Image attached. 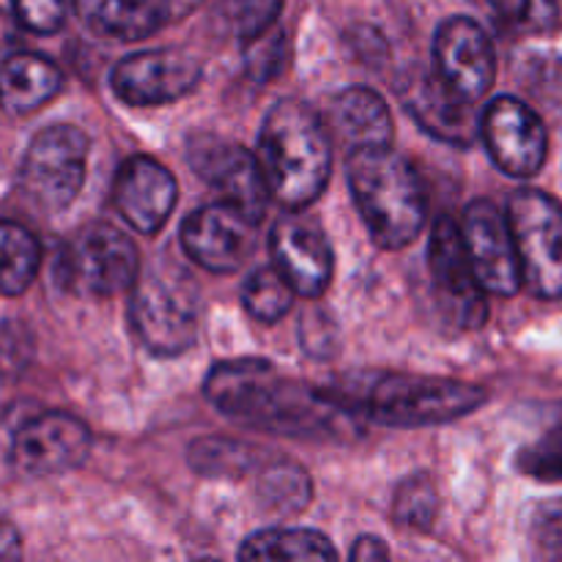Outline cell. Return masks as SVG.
I'll use <instances>...</instances> for the list:
<instances>
[{
    "instance_id": "cell-1",
    "label": "cell",
    "mask_w": 562,
    "mask_h": 562,
    "mask_svg": "<svg viewBox=\"0 0 562 562\" xmlns=\"http://www.w3.org/2000/svg\"><path fill=\"white\" fill-rule=\"evenodd\" d=\"M206 398L239 426L291 439H335L355 417L327 387L280 376L267 360L217 362Z\"/></svg>"
},
{
    "instance_id": "cell-2",
    "label": "cell",
    "mask_w": 562,
    "mask_h": 562,
    "mask_svg": "<svg viewBox=\"0 0 562 562\" xmlns=\"http://www.w3.org/2000/svg\"><path fill=\"white\" fill-rule=\"evenodd\" d=\"M327 390L346 412L387 428L442 426L472 415L488 398L481 384L420 373H362Z\"/></svg>"
},
{
    "instance_id": "cell-3",
    "label": "cell",
    "mask_w": 562,
    "mask_h": 562,
    "mask_svg": "<svg viewBox=\"0 0 562 562\" xmlns=\"http://www.w3.org/2000/svg\"><path fill=\"white\" fill-rule=\"evenodd\" d=\"M258 162L274 201L289 212H302L327 190L333 173V132L311 104L283 99L261 124Z\"/></svg>"
},
{
    "instance_id": "cell-4",
    "label": "cell",
    "mask_w": 562,
    "mask_h": 562,
    "mask_svg": "<svg viewBox=\"0 0 562 562\" xmlns=\"http://www.w3.org/2000/svg\"><path fill=\"white\" fill-rule=\"evenodd\" d=\"M349 187L368 234L384 250L412 245L428 217V195L417 170L390 146L349 154Z\"/></svg>"
},
{
    "instance_id": "cell-5",
    "label": "cell",
    "mask_w": 562,
    "mask_h": 562,
    "mask_svg": "<svg viewBox=\"0 0 562 562\" xmlns=\"http://www.w3.org/2000/svg\"><path fill=\"white\" fill-rule=\"evenodd\" d=\"M198 289L179 263H154L130 289V327L151 355H184L198 338Z\"/></svg>"
},
{
    "instance_id": "cell-6",
    "label": "cell",
    "mask_w": 562,
    "mask_h": 562,
    "mask_svg": "<svg viewBox=\"0 0 562 562\" xmlns=\"http://www.w3.org/2000/svg\"><path fill=\"white\" fill-rule=\"evenodd\" d=\"M60 289L77 296L124 294L140 278L137 245L110 223H88L60 247L55 261Z\"/></svg>"
},
{
    "instance_id": "cell-7",
    "label": "cell",
    "mask_w": 562,
    "mask_h": 562,
    "mask_svg": "<svg viewBox=\"0 0 562 562\" xmlns=\"http://www.w3.org/2000/svg\"><path fill=\"white\" fill-rule=\"evenodd\" d=\"M508 220L519 250L521 280L538 300L562 296V203L541 190H516Z\"/></svg>"
},
{
    "instance_id": "cell-8",
    "label": "cell",
    "mask_w": 562,
    "mask_h": 562,
    "mask_svg": "<svg viewBox=\"0 0 562 562\" xmlns=\"http://www.w3.org/2000/svg\"><path fill=\"white\" fill-rule=\"evenodd\" d=\"M88 135L71 124H53L27 146L20 168L25 195L44 212L55 214L71 206L86 181Z\"/></svg>"
},
{
    "instance_id": "cell-9",
    "label": "cell",
    "mask_w": 562,
    "mask_h": 562,
    "mask_svg": "<svg viewBox=\"0 0 562 562\" xmlns=\"http://www.w3.org/2000/svg\"><path fill=\"white\" fill-rule=\"evenodd\" d=\"M428 272H431V283L442 311L461 329L483 327L488 313V291L477 280L464 236H461V225L448 214L434 223L431 241H428Z\"/></svg>"
},
{
    "instance_id": "cell-10",
    "label": "cell",
    "mask_w": 562,
    "mask_h": 562,
    "mask_svg": "<svg viewBox=\"0 0 562 562\" xmlns=\"http://www.w3.org/2000/svg\"><path fill=\"white\" fill-rule=\"evenodd\" d=\"M187 162L206 184L220 192V201L234 203L261 223L272 192H269L258 154L223 137L198 135L187 146Z\"/></svg>"
},
{
    "instance_id": "cell-11",
    "label": "cell",
    "mask_w": 562,
    "mask_h": 562,
    "mask_svg": "<svg viewBox=\"0 0 562 562\" xmlns=\"http://www.w3.org/2000/svg\"><path fill=\"white\" fill-rule=\"evenodd\" d=\"M481 137L494 165L514 179H532L547 162V126L530 104L516 97L488 102L481 115Z\"/></svg>"
},
{
    "instance_id": "cell-12",
    "label": "cell",
    "mask_w": 562,
    "mask_h": 562,
    "mask_svg": "<svg viewBox=\"0 0 562 562\" xmlns=\"http://www.w3.org/2000/svg\"><path fill=\"white\" fill-rule=\"evenodd\" d=\"M258 220L228 201L195 209L181 223V247L187 256L214 274L239 272L256 247Z\"/></svg>"
},
{
    "instance_id": "cell-13",
    "label": "cell",
    "mask_w": 562,
    "mask_h": 562,
    "mask_svg": "<svg viewBox=\"0 0 562 562\" xmlns=\"http://www.w3.org/2000/svg\"><path fill=\"white\" fill-rule=\"evenodd\" d=\"M461 236L483 289L497 296L519 294L525 280L508 212L492 201H472L461 214Z\"/></svg>"
},
{
    "instance_id": "cell-14",
    "label": "cell",
    "mask_w": 562,
    "mask_h": 562,
    "mask_svg": "<svg viewBox=\"0 0 562 562\" xmlns=\"http://www.w3.org/2000/svg\"><path fill=\"white\" fill-rule=\"evenodd\" d=\"M91 453V431L69 412H44L22 423L11 442V464L27 477H47L80 467Z\"/></svg>"
},
{
    "instance_id": "cell-15",
    "label": "cell",
    "mask_w": 562,
    "mask_h": 562,
    "mask_svg": "<svg viewBox=\"0 0 562 562\" xmlns=\"http://www.w3.org/2000/svg\"><path fill=\"white\" fill-rule=\"evenodd\" d=\"M203 64L187 49H148L119 60L110 77L113 93L126 104H168L201 82Z\"/></svg>"
},
{
    "instance_id": "cell-16",
    "label": "cell",
    "mask_w": 562,
    "mask_h": 562,
    "mask_svg": "<svg viewBox=\"0 0 562 562\" xmlns=\"http://www.w3.org/2000/svg\"><path fill=\"white\" fill-rule=\"evenodd\" d=\"M434 71L450 88L481 102L497 77V53L492 38L470 16H450L434 36Z\"/></svg>"
},
{
    "instance_id": "cell-17",
    "label": "cell",
    "mask_w": 562,
    "mask_h": 562,
    "mask_svg": "<svg viewBox=\"0 0 562 562\" xmlns=\"http://www.w3.org/2000/svg\"><path fill=\"white\" fill-rule=\"evenodd\" d=\"M269 252L278 272L307 300H318L333 283V247L316 220L302 212H289L269 234Z\"/></svg>"
},
{
    "instance_id": "cell-18",
    "label": "cell",
    "mask_w": 562,
    "mask_h": 562,
    "mask_svg": "<svg viewBox=\"0 0 562 562\" xmlns=\"http://www.w3.org/2000/svg\"><path fill=\"white\" fill-rule=\"evenodd\" d=\"M404 110L428 132L453 146H470L481 135V113L475 102L461 97L442 77L434 71H417L401 86Z\"/></svg>"
},
{
    "instance_id": "cell-19",
    "label": "cell",
    "mask_w": 562,
    "mask_h": 562,
    "mask_svg": "<svg viewBox=\"0 0 562 562\" xmlns=\"http://www.w3.org/2000/svg\"><path fill=\"white\" fill-rule=\"evenodd\" d=\"M179 201L173 173L151 157H130L113 181V203L137 234H157Z\"/></svg>"
},
{
    "instance_id": "cell-20",
    "label": "cell",
    "mask_w": 562,
    "mask_h": 562,
    "mask_svg": "<svg viewBox=\"0 0 562 562\" xmlns=\"http://www.w3.org/2000/svg\"><path fill=\"white\" fill-rule=\"evenodd\" d=\"M327 126L346 151L371 146H390L393 143V119L387 102L371 88H346L333 97L327 113Z\"/></svg>"
},
{
    "instance_id": "cell-21",
    "label": "cell",
    "mask_w": 562,
    "mask_h": 562,
    "mask_svg": "<svg viewBox=\"0 0 562 562\" xmlns=\"http://www.w3.org/2000/svg\"><path fill=\"white\" fill-rule=\"evenodd\" d=\"M75 11L88 31L115 42H140L173 20L170 0H75Z\"/></svg>"
},
{
    "instance_id": "cell-22",
    "label": "cell",
    "mask_w": 562,
    "mask_h": 562,
    "mask_svg": "<svg viewBox=\"0 0 562 562\" xmlns=\"http://www.w3.org/2000/svg\"><path fill=\"white\" fill-rule=\"evenodd\" d=\"M64 75L38 53H16L0 64V104L11 115H31L58 97Z\"/></svg>"
},
{
    "instance_id": "cell-23",
    "label": "cell",
    "mask_w": 562,
    "mask_h": 562,
    "mask_svg": "<svg viewBox=\"0 0 562 562\" xmlns=\"http://www.w3.org/2000/svg\"><path fill=\"white\" fill-rule=\"evenodd\" d=\"M241 560H335L338 552L327 536L302 527H274L247 538L239 549Z\"/></svg>"
},
{
    "instance_id": "cell-24",
    "label": "cell",
    "mask_w": 562,
    "mask_h": 562,
    "mask_svg": "<svg viewBox=\"0 0 562 562\" xmlns=\"http://www.w3.org/2000/svg\"><path fill=\"white\" fill-rule=\"evenodd\" d=\"M42 267V245L25 225L0 220V294L20 296Z\"/></svg>"
},
{
    "instance_id": "cell-25",
    "label": "cell",
    "mask_w": 562,
    "mask_h": 562,
    "mask_svg": "<svg viewBox=\"0 0 562 562\" xmlns=\"http://www.w3.org/2000/svg\"><path fill=\"white\" fill-rule=\"evenodd\" d=\"M258 494L274 514H300L311 505V477L291 461L258 467Z\"/></svg>"
},
{
    "instance_id": "cell-26",
    "label": "cell",
    "mask_w": 562,
    "mask_h": 562,
    "mask_svg": "<svg viewBox=\"0 0 562 562\" xmlns=\"http://www.w3.org/2000/svg\"><path fill=\"white\" fill-rule=\"evenodd\" d=\"M261 450L236 439L209 437L190 448V461L206 477H241L261 467Z\"/></svg>"
},
{
    "instance_id": "cell-27",
    "label": "cell",
    "mask_w": 562,
    "mask_h": 562,
    "mask_svg": "<svg viewBox=\"0 0 562 562\" xmlns=\"http://www.w3.org/2000/svg\"><path fill=\"white\" fill-rule=\"evenodd\" d=\"M294 285L278 272V267L256 269L241 285V305L256 322L274 324L294 305Z\"/></svg>"
},
{
    "instance_id": "cell-28",
    "label": "cell",
    "mask_w": 562,
    "mask_h": 562,
    "mask_svg": "<svg viewBox=\"0 0 562 562\" xmlns=\"http://www.w3.org/2000/svg\"><path fill=\"white\" fill-rule=\"evenodd\" d=\"M439 494L437 483L426 472L406 477L393 497V519L404 530H428L437 519Z\"/></svg>"
},
{
    "instance_id": "cell-29",
    "label": "cell",
    "mask_w": 562,
    "mask_h": 562,
    "mask_svg": "<svg viewBox=\"0 0 562 562\" xmlns=\"http://www.w3.org/2000/svg\"><path fill=\"white\" fill-rule=\"evenodd\" d=\"M285 0H223V16L239 42H258L274 25Z\"/></svg>"
},
{
    "instance_id": "cell-30",
    "label": "cell",
    "mask_w": 562,
    "mask_h": 562,
    "mask_svg": "<svg viewBox=\"0 0 562 562\" xmlns=\"http://www.w3.org/2000/svg\"><path fill=\"white\" fill-rule=\"evenodd\" d=\"M499 20L510 33L541 36L560 22L558 0H497Z\"/></svg>"
},
{
    "instance_id": "cell-31",
    "label": "cell",
    "mask_w": 562,
    "mask_h": 562,
    "mask_svg": "<svg viewBox=\"0 0 562 562\" xmlns=\"http://www.w3.org/2000/svg\"><path fill=\"white\" fill-rule=\"evenodd\" d=\"M516 467L536 481H562V423L543 434L538 442L521 448Z\"/></svg>"
},
{
    "instance_id": "cell-32",
    "label": "cell",
    "mask_w": 562,
    "mask_h": 562,
    "mask_svg": "<svg viewBox=\"0 0 562 562\" xmlns=\"http://www.w3.org/2000/svg\"><path fill=\"white\" fill-rule=\"evenodd\" d=\"M33 360V335L22 322L0 324V379H16Z\"/></svg>"
},
{
    "instance_id": "cell-33",
    "label": "cell",
    "mask_w": 562,
    "mask_h": 562,
    "mask_svg": "<svg viewBox=\"0 0 562 562\" xmlns=\"http://www.w3.org/2000/svg\"><path fill=\"white\" fill-rule=\"evenodd\" d=\"M530 541L543 560H562V497L541 503L530 521Z\"/></svg>"
},
{
    "instance_id": "cell-34",
    "label": "cell",
    "mask_w": 562,
    "mask_h": 562,
    "mask_svg": "<svg viewBox=\"0 0 562 562\" xmlns=\"http://www.w3.org/2000/svg\"><path fill=\"white\" fill-rule=\"evenodd\" d=\"M14 16L31 33L60 31L66 22V0H14Z\"/></svg>"
},
{
    "instance_id": "cell-35",
    "label": "cell",
    "mask_w": 562,
    "mask_h": 562,
    "mask_svg": "<svg viewBox=\"0 0 562 562\" xmlns=\"http://www.w3.org/2000/svg\"><path fill=\"white\" fill-rule=\"evenodd\" d=\"M390 558V549L384 547L382 538H373V536H362L360 541L355 543L351 549V560H387Z\"/></svg>"
},
{
    "instance_id": "cell-36",
    "label": "cell",
    "mask_w": 562,
    "mask_h": 562,
    "mask_svg": "<svg viewBox=\"0 0 562 562\" xmlns=\"http://www.w3.org/2000/svg\"><path fill=\"white\" fill-rule=\"evenodd\" d=\"M0 558H20V536L9 521H0Z\"/></svg>"
},
{
    "instance_id": "cell-37",
    "label": "cell",
    "mask_w": 562,
    "mask_h": 562,
    "mask_svg": "<svg viewBox=\"0 0 562 562\" xmlns=\"http://www.w3.org/2000/svg\"><path fill=\"white\" fill-rule=\"evenodd\" d=\"M173 3V16H184L187 11H192L195 5H201L203 0H170Z\"/></svg>"
}]
</instances>
